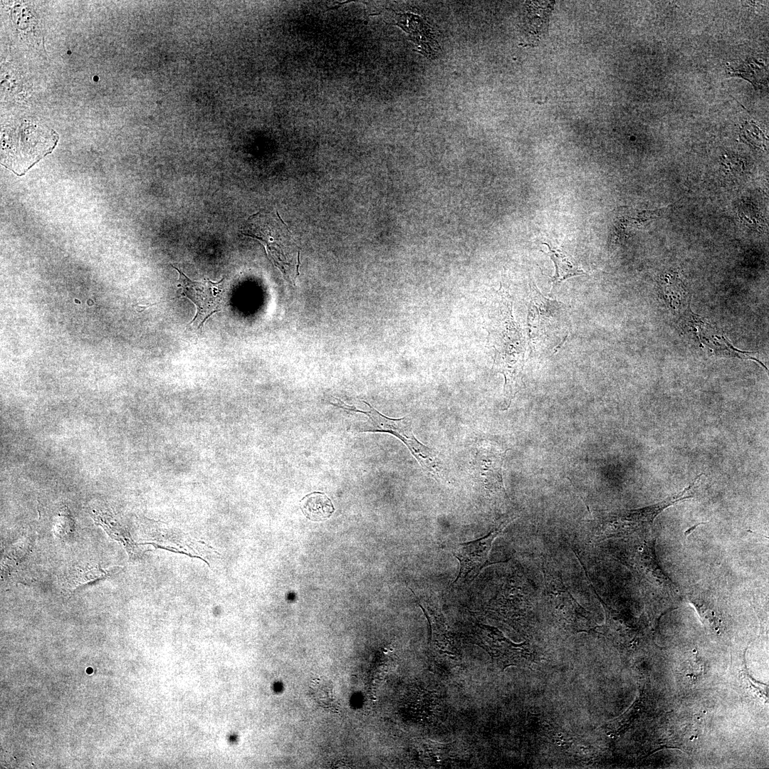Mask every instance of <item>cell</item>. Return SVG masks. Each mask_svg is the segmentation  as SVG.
I'll list each match as a JSON object with an SVG mask.
<instances>
[{
	"label": "cell",
	"instance_id": "cell-14",
	"mask_svg": "<svg viewBox=\"0 0 769 769\" xmlns=\"http://www.w3.org/2000/svg\"><path fill=\"white\" fill-rule=\"evenodd\" d=\"M552 3L553 2L530 1L527 4L525 31L530 41H537L544 32L548 24Z\"/></svg>",
	"mask_w": 769,
	"mask_h": 769
},
{
	"label": "cell",
	"instance_id": "cell-12",
	"mask_svg": "<svg viewBox=\"0 0 769 769\" xmlns=\"http://www.w3.org/2000/svg\"><path fill=\"white\" fill-rule=\"evenodd\" d=\"M417 602L429 620L431 631V641L437 646L451 645V637L438 602L431 597H417Z\"/></svg>",
	"mask_w": 769,
	"mask_h": 769
},
{
	"label": "cell",
	"instance_id": "cell-13",
	"mask_svg": "<svg viewBox=\"0 0 769 769\" xmlns=\"http://www.w3.org/2000/svg\"><path fill=\"white\" fill-rule=\"evenodd\" d=\"M300 509L303 515L314 522L330 518L335 512V507L330 498L323 492L313 491L305 495L300 501Z\"/></svg>",
	"mask_w": 769,
	"mask_h": 769
},
{
	"label": "cell",
	"instance_id": "cell-5",
	"mask_svg": "<svg viewBox=\"0 0 769 769\" xmlns=\"http://www.w3.org/2000/svg\"><path fill=\"white\" fill-rule=\"evenodd\" d=\"M681 501L682 498L678 493L650 506L610 514L599 522L594 530L592 538L601 540L640 530L651 525L665 508Z\"/></svg>",
	"mask_w": 769,
	"mask_h": 769
},
{
	"label": "cell",
	"instance_id": "cell-6",
	"mask_svg": "<svg viewBox=\"0 0 769 769\" xmlns=\"http://www.w3.org/2000/svg\"><path fill=\"white\" fill-rule=\"evenodd\" d=\"M512 520L506 517L488 534L476 540L463 543L452 550L459 563V570L453 585L471 582L486 566L494 563L489 559L493 543L506 526Z\"/></svg>",
	"mask_w": 769,
	"mask_h": 769
},
{
	"label": "cell",
	"instance_id": "cell-15",
	"mask_svg": "<svg viewBox=\"0 0 769 769\" xmlns=\"http://www.w3.org/2000/svg\"><path fill=\"white\" fill-rule=\"evenodd\" d=\"M548 247V253H543L550 256L555 267V273L551 276L553 287L562 281L576 276L586 275V273L580 268L578 263L570 256H567L562 250L551 247L548 244L543 243Z\"/></svg>",
	"mask_w": 769,
	"mask_h": 769
},
{
	"label": "cell",
	"instance_id": "cell-2",
	"mask_svg": "<svg viewBox=\"0 0 769 769\" xmlns=\"http://www.w3.org/2000/svg\"><path fill=\"white\" fill-rule=\"evenodd\" d=\"M58 140V134L43 125L24 121L9 127L2 136L1 164L23 175L52 152Z\"/></svg>",
	"mask_w": 769,
	"mask_h": 769
},
{
	"label": "cell",
	"instance_id": "cell-17",
	"mask_svg": "<svg viewBox=\"0 0 769 769\" xmlns=\"http://www.w3.org/2000/svg\"><path fill=\"white\" fill-rule=\"evenodd\" d=\"M90 513L95 524L101 526L111 538L122 543L124 545L130 544V538L112 514L95 509H93Z\"/></svg>",
	"mask_w": 769,
	"mask_h": 769
},
{
	"label": "cell",
	"instance_id": "cell-3",
	"mask_svg": "<svg viewBox=\"0 0 769 769\" xmlns=\"http://www.w3.org/2000/svg\"><path fill=\"white\" fill-rule=\"evenodd\" d=\"M528 325L532 352L558 348L568 334L569 320L565 305L543 296L533 286Z\"/></svg>",
	"mask_w": 769,
	"mask_h": 769
},
{
	"label": "cell",
	"instance_id": "cell-1",
	"mask_svg": "<svg viewBox=\"0 0 769 769\" xmlns=\"http://www.w3.org/2000/svg\"><path fill=\"white\" fill-rule=\"evenodd\" d=\"M488 322V342L493 349L496 370L505 378V403L508 408L520 389L524 365L525 338L512 314L510 295L499 291Z\"/></svg>",
	"mask_w": 769,
	"mask_h": 769
},
{
	"label": "cell",
	"instance_id": "cell-7",
	"mask_svg": "<svg viewBox=\"0 0 769 769\" xmlns=\"http://www.w3.org/2000/svg\"><path fill=\"white\" fill-rule=\"evenodd\" d=\"M474 637L476 644L488 652L503 669L531 661L532 654L525 642L515 644L497 628L478 624Z\"/></svg>",
	"mask_w": 769,
	"mask_h": 769
},
{
	"label": "cell",
	"instance_id": "cell-19",
	"mask_svg": "<svg viewBox=\"0 0 769 769\" xmlns=\"http://www.w3.org/2000/svg\"><path fill=\"white\" fill-rule=\"evenodd\" d=\"M300 251H298V264H297V266H296V273H297V274H296V276H295V278H296V277H297L298 276H299V274H300V273H299V266H300Z\"/></svg>",
	"mask_w": 769,
	"mask_h": 769
},
{
	"label": "cell",
	"instance_id": "cell-11",
	"mask_svg": "<svg viewBox=\"0 0 769 769\" xmlns=\"http://www.w3.org/2000/svg\"><path fill=\"white\" fill-rule=\"evenodd\" d=\"M505 453L488 451L486 449L479 450L477 453L475 463L476 471L489 488L504 490L501 466Z\"/></svg>",
	"mask_w": 769,
	"mask_h": 769
},
{
	"label": "cell",
	"instance_id": "cell-16",
	"mask_svg": "<svg viewBox=\"0 0 769 769\" xmlns=\"http://www.w3.org/2000/svg\"><path fill=\"white\" fill-rule=\"evenodd\" d=\"M112 568L105 570L99 565H76L68 570L64 576L65 585L68 590H75L78 587L89 582L105 577Z\"/></svg>",
	"mask_w": 769,
	"mask_h": 769
},
{
	"label": "cell",
	"instance_id": "cell-10",
	"mask_svg": "<svg viewBox=\"0 0 769 769\" xmlns=\"http://www.w3.org/2000/svg\"><path fill=\"white\" fill-rule=\"evenodd\" d=\"M397 22L395 23L404 30L409 36L417 49L427 58H436L440 51V47L435 40L431 28L419 16L411 13L397 14Z\"/></svg>",
	"mask_w": 769,
	"mask_h": 769
},
{
	"label": "cell",
	"instance_id": "cell-9",
	"mask_svg": "<svg viewBox=\"0 0 769 769\" xmlns=\"http://www.w3.org/2000/svg\"><path fill=\"white\" fill-rule=\"evenodd\" d=\"M548 595L554 602L555 612L560 622L572 632H587L595 628L590 614L581 607L565 588L562 580H555L548 573L545 575Z\"/></svg>",
	"mask_w": 769,
	"mask_h": 769
},
{
	"label": "cell",
	"instance_id": "cell-18",
	"mask_svg": "<svg viewBox=\"0 0 769 769\" xmlns=\"http://www.w3.org/2000/svg\"><path fill=\"white\" fill-rule=\"evenodd\" d=\"M313 696L323 707L330 708L335 701L332 688L325 681L314 680L310 686Z\"/></svg>",
	"mask_w": 769,
	"mask_h": 769
},
{
	"label": "cell",
	"instance_id": "cell-8",
	"mask_svg": "<svg viewBox=\"0 0 769 769\" xmlns=\"http://www.w3.org/2000/svg\"><path fill=\"white\" fill-rule=\"evenodd\" d=\"M179 273L178 286L182 289V295L189 299L196 306V314L190 324L197 323V328L214 313L221 309V291L224 278L218 281L210 280L194 281L189 278L181 270L174 267Z\"/></svg>",
	"mask_w": 769,
	"mask_h": 769
},
{
	"label": "cell",
	"instance_id": "cell-4",
	"mask_svg": "<svg viewBox=\"0 0 769 769\" xmlns=\"http://www.w3.org/2000/svg\"><path fill=\"white\" fill-rule=\"evenodd\" d=\"M340 404L330 403L339 408L350 410L354 412H360L367 416L368 421L363 427H360V432H382L389 433L400 439L409 449L412 455L416 458L419 464L427 471L434 476H439L442 470L441 463L436 453L432 449L426 446L414 435L412 424L407 417L399 419L389 418L373 408L370 404L363 401L370 409L367 412L355 409L354 407L347 405L340 399L335 397Z\"/></svg>",
	"mask_w": 769,
	"mask_h": 769
}]
</instances>
